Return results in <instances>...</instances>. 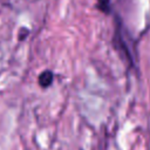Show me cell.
I'll return each instance as SVG.
<instances>
[{
	"instance_id": "cell-1",
	"label": "cell",
	"mask_w": 150,
	"mask_h": 150,
	"mask_svg": "<svg viewBox=\"0 0 150 150\" xmlns=\"http://www.w3.org/2000/svg\"><path fill=\"white\" fill-rule=\"evenodd\" d=\"M54 82V73L50 69H45L38 75V84L42 89L49 88Z\"/></svg>"
},
{
	"instance_id": "cell-2",
	"label": "cell",
	"mask_w": 150,
	"mask_h": 150,
	"mask_svg": "<svg viewBox=\"0 0 150 150\" xmlns=\"http://www.w3.org/2000/svg\"><path fill=\"white\" fill-rule=\"evenodd\" d=\"M96 7L98 11H101L104 14H109L111 6H110V0H97Z\"/></svg>"
},
{
	"instance_id": "cell-3",
	"label": "cell",
	"mask_w": 150,
	"mask_h": 150,
	"mask_svg": "<svg viewBox=\"0 0 150 150\" xmlns=\"http://www.w3.org/2000/svg\"><path fill=\"white\" fill-rule=\"evenodd\" d=\"M28 34H29V29L28 28H26V27H21L20 28V30H19V33H18V39L20 40V41H22V40H25L27 36H28Z\"/></svg>"
}]
</instances>
